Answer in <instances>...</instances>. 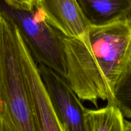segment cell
<instances>
[{"instance_id": "1", "label": "cell", "mask_w": 131, "mask_h": 131, "mask_svg": "<svg viewBox=\"0 0 131 131\" xmlns=\"http://www.w3.org/2000/svg\"><path fill=\"white\" fill-rule=\"evenodd\" d=\"M66 81L78 97L98 107L114 105L113 93L131 59V15L104 26H91L87 41L62 36Z\"/></svg>"}, {"instance_id": "2", "label": "cell", "mask_w": 131, "mask_h": 131, "mask_svg": "<svg viewBox=\"0 0 131 131\" xmlns=\"http://www.w3.org/2000/svg\"><path fill=\"white\" fill-rule=\"evenodd\" d=\"M18 31L0 15V120L16 131H40L23 75Z\"/></svg>"}, {"instance_id": "3", "label": "cell", "mask_w": 131, "mask_h": 131, "mask_svg": "<svg viewBox=\"0 0 131 131\" xmlns=\"http://www.w3.org/2000/svg\"><path fill=\"white\" fill-rule=\"evenodd\" d=\"M0 15L12 22L39 65H43L66 80V65L62 35L35 8L22 10L0 0Z\"/></svg>"}, {"instance_id": "4", "label": "cell", "mask_w": 131, "mask_h": 131, "mask_svg": "<svg viewBox=\"0 0 131 131\" xmlns=\"http://www.w3.org/2000/svg\"><path fill=\"white\" fill-rule=\"evenodd\" d=\"M38 67L64 131H90L86 108L68 81L50 68L43 65Z\"/></svg>"}, {"instance_id": "5", "label": "cell", "mask_w": 131, "mask_h": 131, "mask_svg": "<svg viewBox=\"0 0 131 131\" xmlns=\"http://www.w3.org/2000/svg\"><path fill=\"white\" fill-rule=\"evenodd\" d=\"M23 75L40 131H64L39 70L29 51L20 56Z\"/></svg>"}, {"instance_id": "6", "label": "cell", "mask_w": 131, "mask_h": 131, "mask_svg": "<svg viewBox=\"0 0 131 131\" xmlns=\"http://www.w3.org/2000/svg\"><path fill=\"white\" fill-rule=\"evenodd\" d=\"M45 19L62 35L87 41L91 25L83 15L78 0H37L36 7Z\"/></svg>"}, {"instance_id": "7", "label": "cell", "mask_w": 131, "mask_h": 131, "mask_svg": "<svg viewBox=\"0 0 131 131\" xmlns=\"http://www.w3.org/2000/svg\"><path fill=\"white\" fill-rule=\"evenodd\" d=\"M91 26H104L131 15V0H78Z\"/></svg>"}, {"instance_id": "8", "label": "cell", "mask_w": 131, "mask_h": 131, "mask_svg": "<svg viewBox=\"0 0 131 131\" xmlns=\"http://www.w3.org/2000/svg\"><path fill=\"white\" fill-rule=\"evenodd\" d=\"M90 131H124L125 119L116 106L107 104L98 110L86 109Z\"/></svg>"}, {"instance_id": "9", "label": "cell", "mask_w": 131, "mask_h": 131, "mask_svg": "<svg viewBox=\"0 0 131 131\" xmlns=\"http://www.w3.org/2000/svg\"><path fill=\"white\" fill-rule=\"evenodd\" d=\"M113 97L114 105L119 109L123 117L131 118V59L116 84Z\"/></svg>"}, {"instance_id": "10", "label": "cell", "mask_w": 131, "mask_h": 131, "mask_svg": "<svg viewBox=\"0 0 131 131\" xmlns=\"http://www.w3.org/2000/svg\"><path fill=\"white\" fill-rule=\"evenodd\" d=\"M7 5L15 9L32 10L35 8L37 0H3Z\"/></svg>"}, {"instance_id": "11", "label": "cell", "mask_w": 131, "mask_h": 131, "mask_svg": "<svg viewBox=\"0 0 131 131\" xmlns=\"http://www.w3.org/2000/svg\"><path fill=\"white\" fill-rule=\"evenodd\" d=\"M0 131H16L11 125L0 120Z\"/></svg>"}, {"instance_id": "12", "label": "cell", "mask_w": 131, "mask_h": 131, "mask_svg": "<svg viewBox=\"0 0 131 131\" xmlns=\"http://www.w3.org/2000/svg\"><path fill=\"white\" fill-rule=\"evenodd\" d=\"M124 131H131V122L125 120Z\"/></svg>"}]
</instances>
